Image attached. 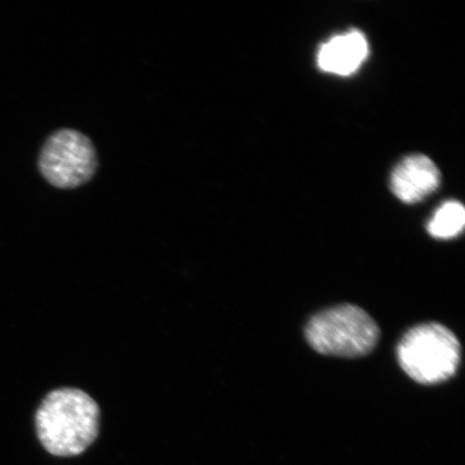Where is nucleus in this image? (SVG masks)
<instances>
[{
	"instance_id": "f257e3e1",
	"label": "nucleus",
	"mask_w": 465,
	"mask_h": 465,
	"mask_svg": "<svg viewBox=\"0 0 465 465\" xmlns=\"http://www.w3.org/2000/svg\"><path fill=\"white\" fill-rule=\"evenodd\" d=\"M35 429L40 444L50 455H83L100 435V406L80 389H55L40 403L35 415Z\"/></svg>"
},
{
	"instance_id": "f03ea898",
	"label": "nucleus",
	"mask_w": 465,
	"mask_h": 465,
	"mask_svg": "<svg viewBox=\"0 0 465 465\" xmlns=\"http://www.w3.org/2000/svg\"><path fill=\"white\" fill-rule=\"evenodd\" d=\"M461 348L455 334L440 323L418 325L398 347L400 365L411 380L435 385L456 374Z\"/></svg>"
},
{
	"instance_id": "7ed1b4c3",
	"label": "nucleus",
	"mask_w": 465,
	"mask_h": 465,
	"mask_svg": "<svg viewBox=\"0 0 465 465\" xmlns=\"http://www.w3.org/2000/svg\"><path fill=\"white\" fill-rule=\"evenodd\" d=\"M305 335L325 356L359 358L373 351L380 329L361 308L348 304L317 313L308 322Z\"/></svg>"
},
{
	"instance_id": "20e7f679",
	"label": "nucleus",
	"mask_w": 465,
	"mask_h": 465,
	"mask_svg": "<svg viewBox=\"0 0 465 465\" xmlns=\"http://www.w3.org/2000/svg\"><path fill=\"white\" fill-rule=\"evenodd\" d=\"M98 156L89 137L72 129L58 130L40 150L38 170L57 189L81 187L94 177Z\"/></svg>"
},
{
	"instance_id": "39448f33",
	"label": "nucleus",
	"mask_w": 465,
	"mask_h": 465,
	"mask_svg": "<svg viewBox=\"0 0 465 465\" xmlns=\"http://www.w3.org/2000/svg\"><path fill=\"white\" fill-rule=\"evenodd\" d=\"M440 173L426 155L407 156L395 166L391 174V190L399 200L415 203L439 188Z\"/></svg>"
},
{
	"instance_id": "423d86ee",
	"label": "nucleus",
	"mask_w": 465,
	"mask_h": 465,
	"mask_svg": "<svg viewBox=\"0 0 465 465\" xmlns=\"http://www.w3.org/2000/svg\"><path fill=\"white\" fill-rule=\"evenodd\" d=\"M369 54V45L363 34L351 31L339 35L322 45L318 65L323 72L349 75L358 71Z\"/></svg>"
},
{
	"instance_id": "0eeeda50",
	"label": "nucleus",
	"mask_w": 465,
	"mask_h": 465,
	"mask_svg": "<svg viewBox=\"0 0 465 465\" xmlns=\"http://www.w3.org/2000/svg\"><path fill=\"white\" fill-rule=\"evenodd\" d=\"M465 212L460 203L451 201L441 205L428 224V231L435 238L450 240L460 234L464 228Z\"/></svg>"
}]
</instances>
